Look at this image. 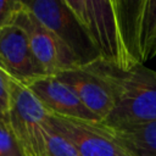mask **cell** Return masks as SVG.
<instances>
[{
    "label": "cell",
    "mask_w": 156,
    "mask_h": 156,
    "mask_svg": "<svg viewBox=\"0 0 156 156\" xmlns=\"http://www.w3.org/2000/svg\"><path fill=\"white\" fill-rule=\"evenodd\" d=\"M108 87L113 107L102 122L110 129H123L156 121V71L144 65L128 69L96 60L84 66Z\"/></svg>",
    "instance_id": "6da1fadb"
},
{
    "label": "cell",
    "mask_w": 156,
    "mask_h": 156,
    "mask_svg": "<svg viewBox=\"0 0 156 156\" xmlns=\"http://www.w3.org/2000/svg\"><path fill=\"white\" fill-rule=\"evenodd\" d=\"M123 69L156 56V0H112Z\"/></svg>",
    "instance_id": "7a4b0ae2"
},
{
    "label": "cell",
    "mask_w": 156,
    "mask_h": 156,
    "mask_svg": "<svg viewBox=\"0 0 156 156\" xmlns=\"http://www.w3.org/2000/svg\"><path fill=\"white\" fill-rule=\"evenodd\" d=\"M5 76L10 93L9 124L22 155L46 156L45 129L49 112L24 84L6 73Z\"/></svg>",
    "instance_id": "3957f363"
},
{
    "label": "cell",
    "mask_w": 156,
    "mask_h": 156,
    "mask_svg": "<svg viewBox=\"0 0 156 156\" xmlns=\"http://www.w3.org/2000/svg\"><path fill=\"white\" fill-rule=\"evenodd\" d=\"M23 4L73 52L79 66L99 60L84 27L66 0H26Z\"/></svg>",
    "instance_id": "277c9868"
},
{
    "label": "cell",
    "mask_w": 156,
    "mask_h": 156,
    "mask_svg": "<svg viewBox=\"0 0 156 156\" xmlns=\"http://www.w3.org/2000/svg\"><path fill=\"white\" fill-rule=\"evenodd\" d=\"M82 26L99 60L123 69L112 0H66Z\"/></svg>",
    "instance_id": "5b68a950"
},
{
    "label": "cell",
    "mask_w": 156,
    "mask_h": 156,
    "mask_svg": "<svg viewBox=\"0 0 156 156\" xmlns=\"http://www.w3.org/2000/svg\"><path fill=\"white\" fill-rule=\"evenodd\" d=\"M27 35L30 49L49 76L78 67L73 52L23 4V9L15 17L13 23Z\"/></svg>",
    "instance_id": "8992f818"
},
{
    "label": "cell",
    "mask_w": 156,
    "mask_h": 156,
    "mask_svg": "<svg viewBox=\"0 0 156 156\" xmlns=\"http://www.w3.org/2000/svg\"><path fill=\"white\" fill-rule=\"evenodd\" d=\"M49 126L68 139L80 156H129L111 129L101 122H90L48 115Z\"/></svg>",
    "instance_id": "52a82bcc"
},
{
    "label": "cell",
    "mask_w": 156,
    "mask_h": 156,
    "mask_svg": "<svg viewBox=\"0 0 156 156\" xmlns=\"http://www.w3.org/2000/svg\"><path fill=\"white\" fill-rule=\"evenodd\" d=\"M0 69L24 85L46 76L26 33L15 24L0 29Z\"/></svg>",
    "instance_id": "ba28073f"
},
{
    "label": "cell",
    "mask_w": 156,
    "mask_h": 156,
    "mask_svg": "<svg viewBox=\"0 0 156 156\" xmlns=\"http://www.w3.org/2000/svg\"><path fill=\"white\" fill-rule=\"evenodd\" d=\"M26 87L38 98L45 110L56 116L83 119L90 122H101L79 98L55 76H44L37 78Z\"/></svg>",
    "instance_id": "9c48e42d"
},
{
    "label": "cell",
    "mask_w": 156,
    "mask_h": 156,
    "mask_svg": "<svg viewBox=\"0 0 156 156\" xmlns=\"http://www.w3.org/2000/svg\"><path fill=\"white\" fill-rule=\"evenodd\" d=\"M55 77L66 84L101 123L107 118L113 107V99L107 84L98 74L84 66H78L61 71Z\"/></svg>",
    "instance_id": "30bf717a"
},
{
    "label": "cell",
    "mask_w": 156,
    "mask_h": 156,
    "mask_svg": "<svg viewBox=\"0 0 156 156\" xmlns=\"http://www.w3.org/2000/svg\"><path fill=\"white\" fill-rule=\"evenodd\" d=\"M111 132L129 156H156V121Z\"/></svg>",
    "instance_id": "8fae6325"
},
{
    "label": "cell",
    "mask_w": 156,
    "mask_h": 156,
    "mask_svg": "<svg viewBox=\"0 0 156 156\" xmlns=\"http://www.w3.org/2000/svg\"><path fill=\"white\" fill-rule=\"evenodd\" d=\"M45 150L46 156H80L74 145L58 132L52 129L48 121L45 129Z\"/></svg>",
    "instance_id": "7c38bea8"
},
{
    "label": "cell",
    "mask_w": 156,
    "mask_h": 156,
    "mask_svg": "<svg viewBox=\"0 0 156 156\" xmlns=\"http://www.w3.org/2000/svg\"><path fill=\"white\" fill-rule=\"evenodd\" d=\"M0 156H23L11 132L9 119L0 117Z\"/></svg>",
    "instance_id": "4fadbf2b"
},
{
    "label": "cell",
    "mask_w": 156,
    "mask_h": 156,
    "mask_svg": "<svg viewBox=\"0 0 156 156\" xmlns=\"http://www.w3.org/2000/svg\"><path fill=\"white\" fill-rule=\"evenodd\" d=\"M23 9L21 0H0V29L12 26L15 17Z\"/></svg>",
    "instance_id": "5bb4252c"
},
{
    "label": "cell",
    "mask_w": 156,
    "mask_h": 156,
    "mask_svg": "<svg viewBox=\"0 0 156 156\" xmlns=\"http://www.w3.org/2000/svg\"><path fill=\"white\" fill-rule=\"evenodd\" d=\"M9 101L10 93L5 73L0 69V117L9 119Z\"/></svg>",
    "instance_id": "9a60e30c"
}]
</instances>
